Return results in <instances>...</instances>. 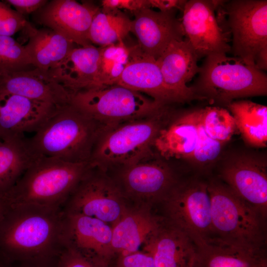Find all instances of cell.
<instances>
[{
	"label": "cell",
	"mask_w": 267,
	"mask_h": 267,
	"mask_svg": "<svg viewBox=\"0 0 267 267\" xmlns=\"http://www.w3.org/2000/svg\"><path fill=\"white\" fill-rule=\"evenodd\" d=\"M6 206L0 221V255L12 262L59 255L65 246L63 209Z\"/></svg>",
	"instance_id": "6da1fadb"
},
{
	"label": "cell",
	"mask_w": 267,
	"mask_h": 267,
	"mask_svg": "<svg viewBox=\"0 0 267 267\" xmlns=\"http://www.w3.org/2000/svg\"><path fill=\"white\" fill-rule=\"evenodd\" d=\"M92 168L89 162L72 163L39 156L0 198L6 206L35 205L63 209Z\"/></svg>",
	"instance_id": "7a4b0ae2"
},
{
	"label": "cell",
	"mask_w": 267,
	"mask_h": 267,
	"mask_svg": "<svg viewBox=\"0 0 267 267\" xmlns=\"http://www.w3.org/2000/svg\"><path fill=\"white\" fill-rule=\"evenodd\" d=\"M104 128L70 103L58 107L27 141L38 156L89 163L96 141Z\"/></svg>",
	"instance_id": "3957f363"
},
{
	"label": "cell",
	"mask_w": 267,
	"mask_h": 267,
	"mask_svg": "<svg viewBox=\"0 0 267 267\" xmlns=\"http://www.w3.org/2000/svg\"><path fill=\"white\" fill-rule=\"evenodd\" d=\"M169 113L165 106L151 116L104 128L94 146L90 164L106 172L154 156V141Z\"/></svg>",
	"instance_id": "277c9868"
},
{
	"label": "cell",
	"mask_w": 267,
	"mask_h": 267,
	"mask_svg": "<svg viewBox=\"0 0 267 267\" xmlns=\"http://www.w3.org/2000/svg\"><path fill=\"white\" fill-rule=\"evenodd\" d=\"M190 88L199 99L226 106L235 99L267 94L266 74L237 57L216 53L205 57Z\"/></svg>",
	"instance_id": "5b68a950"
},
{
	"label": "cell",
	"mask_w": 267,
	"mask_h": 267,
	"mask_svg": "<svg viewBox=\"0 0 267 267\" xmlns=\"http://www.w3.org/2000/svg\"><path fill=\"white\" fill-rule=\"evenodd\" d=\"M214 236L241 246L265 249L266 218L223 182H207Z\"/></svg>",
	"instance_id": "8992f818"
},
{
	"label": "cell",
	"mask_w": 267,
	"mask_h": 267,
	"mask_svg": "<svg viewBox=\"0 0 267 267\" xmlns=\"http://www.w3.org/2000/svg\"><path fill=\"white\" fill-rule=\"evenodd\" d=\"M71 103L105 128L151 116L166 106L119 85L80 90Z\"/></svg>",
	"instance_id": "52a82bcc"
},
{
	"label": "cell",
	"mask_w": 267,
	"mask_h": 267,
	"mask_svg": "<svg viewBox=\"0 0 267 267\" xmlns=\"http://www.w3.org/2000/svg\"><path fill=\"white\" fill-rule=\"evenodd\" d=\"M232 36L234 56L264 71L267 69V0H232L222 4Z\"/></svg>",
	"instance_id": "ba28073f"
},
{
	"label": "cell",
	"mask_w": 267,
	"mask_h": 267,
	"mask_svg": "<svg viewBox=\"0 0 267 267\" xmlns=\"http://www.w3.org/2000/svg\"><path fill=\"white\" fill-rule=\"evenodd\" d=\"M167 222L184 232L196 246L214 236L207 182L178 181L162 201Z\"/></svg>",
	"instance_id": "9c48e42d"
},
{
	"label": "cell",
	"mask_w": 267,
	"mask_h": 267,
	"mask_svg": "<svg viewBox=\"0 0 267 267\" xmlns=\"http://www.w3.org/2000/svg\"><path fill=\"white\" fill-rule=\"evenodd\" d=\"M105 172L92 167L65 204L64 212L96 218L113 227L129 207L119 185Z\"/></svg>",
	"instance_id": "30bf717a"
},
{
	"label": "cell",
	"mask_w": 267,
	"mask_h": 267,
	"mask_svg": "<svg viewBox=\"0 0 267 267\" xmlns=\"http://www.w3.org/2000/svg\"><path fill=\"white\" fill-rule=\"evenodd\" d=\"M223 182L239 197L257 210L267 214V161L255 152L232 153L220 171Z\"/></svg>",
	"instance_id": "8fae6325"
},
{
	"label": "cell",
	"mask_w": 267,
	"mask_h": 267,
	"mask_svg": "<svg viewBox=\"0 0 267 267\" xmlns=\"http://www.w3.org/2000/svg\"><path fill=\"white\" fill-rule=\"evenodd\" d=\"M120 169L116 182L127 199L139 205L162 202L178 182L169 165L157 155Z\"/></svg>",
	"instance_id": "7c38bea8"
},
{
	"label": "cell",
	"mask_w": 267,
	"mask_h": 267,
	"mask_svg": "<svg viewBox=\"0 0 267 267\" xmlns=\"http://www.w3.org/2000/svg\"><path fill=\"white\" fill-rule=\"evenodd\" d=\"M224 0H187L181 22L186 40L198 59L216 53L226 54L231 50L226 34L221 28L215 10Z\"/></svg>",
	"instance_id": "4fadbf2b"
},
{
	"label": "cell",
	"mask_w": 267,
	"mask_h": 267,
	"mask_svg": "<svg viewBox=\"0 0 267 267\" xmlns=\"http://www.w3.org/2000/svg\"><path fill=\"white\" fill-rule=\"evenodd\" d=\"M100 8L89 1L52 0L33 13L37 23L55 31L75 44H92L89 32L92 20Z\"/></svg>",
	"instance_id": "5bb4252c"
},
{
	"label": "cell",
	"mask_w": 267,
	"mask_h": 267,
	"mask_svg": "<svg viewBox=\"0 0 267 267\" xmlns=\"http://www.w3.org/2000/svg\"><path fill=\"white\" fill-rule=\"evenodd\" d=\"M64 213L65 244L94 264L108 267L115 256L112 244V227L96 218Z\"/></svg>",
	"instance_id": "9a60e30c"
},
{
	"label": "cell",
	"mask_w": 267,
	"mask_h": 267,
	"mask_svg": "<svg viewBox=\"0 0 267 267\" xmlns=\"http://www.w3.org/2000/svg\"><path fill=\"white\" fill-rule=\"evenodd\" d=\"M58 107L17 95L0 93V139L24 138L25 133H35Z\"/></svg>",
	"instance_id": "2e32d148"
},
{
	"label": "cell",
	"mask_w": 267,
	"mask_h": 267,
	"mask_svg": "<svg viewBox=\"0 0 267 267\" xmlns=\"http://www.w3.org/2000/svg\"><path fill=\"white\" fill-rule=\"evenodd\" d=\"M175 13L176 10L156 11L150 8L133 13L131 32L144 53L157 60L172 42L183 39L181 22Z\"/></svg>",
	"instance_id": "e0dca14e"
},
{
	"label": "cell",
	"mask_w": 267,
	"mask_h": 267,
	"mask_svg": "<svg viewBox=\"0 0 267 267\" xmlns=\"http://www.w3.org/2000/svg\"><path fill=\"white\" fill-rule=\"evenodd\" d=\"M198 56L186 39L172 42L156 60L164 83L179 102L199 99L187 85L200 70Z\"/></svg>",
	"instance_id": "ac0fdd59"
},
{
	"label": "cell",
	"mask_w": 267,
	"mask_h": 267,
	"mask_svg": "<svg viewBox=\"0 0 267 267\" xmlns=\"http://www.w3.org/2000/svg\"><path fill=\"white\" fill-rule=\"evenodd\" d=\"M116 85L143 93L164 105L179 102L166 86L156 60L138 44L130 46L129 61Z\"/></svg>",
	"instance_id": "d6986e66"
},
{
	"label": "cell",
	"mask_w": 267,
	"mask_h": 267,
	"mask_svg": "<svg viewBox=\"0 0 267 267\" xmlns=\"http://www.w3.org/2000/svg\"><path fill=\"white\" fill-rule=\"evenodd\" d=\"M0 93L17 95L60 107L71 103L72 93L37 68L0 75Z\"/></svg>",
	"instance_id": "ffe728a7"
},
{
	"label": "cell",
	"mask_w": 267,
	"mask_h": 267,
	"mask_svg": "<svg viewBox=\"0 0 267 267\" xmlns=\"http://www.w3.org/2000/svg\"><path fill=\"white\" fill-rule=\"evenodd\" d=\"M156 267H194L197 246L183 231L168 222H162L158 229L142 245Z\"/></svg>",
	"instance_id": "44dd1931"
},
{
	"label": "cell",
	"mask_w": 267,
	"mask_h": 267,
	"mask_svg": "<svg viewBox=\"0 0 267 267\" xmlns=\"http://www.w3.org/2000/svg\"><path fill=\"white\" fill-rule=\"evenodd\" d=\"M199 112L193 110L169 118L154 140L156 154L165 160H188L196 144Z\"/></svg>",
	"instance_id": "7402d4cb"
},
{
	"label": "cell",
	"mask_w": 267,
	"mask_h": 267,
	"mask_svg": "<svg viewBox=\"0 0 267 267\" xmlns=\"http://www.w3.org/2000/svg\"><path fill=\"white\" fill-rule=\"evenodd\" d=\"M162 221L151 212V206L139 205L128 208L112 227V244L115 255H125L139 251Z\"/></svg>",
	"instance_id": "603a6c76"
},
{
	"label": "cell",
	"mask_w": 267,
	"mask_h": 267,
	"mask_svg": "<svg viewBox=\"0 0 267 267\" xmlns=\"http://www.w3.org/2000/svg\"><path fill=\"white\" fill-rule=\"evenodd\" d=\"M194 267H267L265 249L241 246L213 236L197 246Z\"/></svg>",
	"instance_id": "cb8c5ba5"
},
{
	"label": "cell",
	"mask_w": 267,
	"mask_h": 267,
	"mask_svg": "<svg viewBox=\"0 0 267 267\" xmlns=\"http://www.w3.org/2000/svg\"><path fill=\"white\" fill-rule=\"evenodd\" d=\"M100 54V47L92 44L75 47L47 72L73 94L91 87L96 75Z\"/></svg>",
	"instance_id": "d4e9b609"
},
{
	"label": "cell",
	"mask_w": 267,
	"mask_h": 267,
	"mask_svg": "<svg viewBox=\"0 0 267 267\" xmlns=\"http://www.w3.org/2000/svg\"><path fill=\"white\" fill-rule=\"evenodd\" d=\"M24 31L29 41L24 45L32 66L47 72L76 47L71 41L47 28L36 29L30 22Z\"/></svg>",
	"instance_id": "484cf974"
},
{
	"label": "cell",
	"mask_w": 267,
	"mask_h": 267,
	"mask_svg": "<svg viewBox=\"0 0 267 267\" xmlns=\"http://www.w3.org/2000/svg\"><path fill=\"white\" fill-rule=\"evenodd\" d=\"M244 141L254 147L267 145V107L250 100L233 101L227 106Z\"/></svg>",
	"instance_id": "4316f807"
},
{
	"label": "cell",
	"mask_w": 267,
	"mask_h": 267,
	"mask_svg": "<svg viewBox=\"0 0 267 267\" xmlns=\"http://www.w3.org/2000/svg\"><path fill=\"white\" fill-rule=\"evenodd\" d=\"M39 156L25 137L0 139V195L9 190Z\"/></svg>",
	"instance_id": "83f0119b"
},
{
	"label": "cell",
	"mask_w": 267,
	"mask_h": 267,
	"mask_svg": "<svg viewBox=\"0 0 267 267\" xmlns=\"http://www.w3.org/2000/svg\"><path fill=\"white\" fill-rule=\"evenodd\" d=\"M132 20L120 10L105 12L101 9L94 16L89 39L104 47L123 41L131 32Z\"/></svg>",
	"instance_id": "f1b7e54d"
},
{
	"label": "cell",
	"mask_w": 267,
	"mask_h": 267,
	"mask_svg": "<svg viewBox=\"0 0 267 267\" xmlns=\"http://www.w3.org/2000/svg\"><path fill=\"white\" fill-rule=\"evenodd\" d=\"M130 47L123 41L100 47V54L95 78L89 89L116 85L127 65Z\"/></svg>",
	"instance_id": "f546056e"
},
{
	"label": "cell",
	"mask_w": 267,
	"mask_h": 267,
	"mask_svg": "<svg viewBox=\"0 0 267 267\" xmlns=\"http://www.w3.org/2000/svg\"><path fill=\"white\" fill-rule=\"evenodd\" d=\"M200 117L207 134L223 145L229 141L237 129L233 117L225 108L206 107L200 110Z\"/></svg>",
	"instance_id": "4dcf8cb0"
},
{
	"label": "cell",
	"mask_w": 267,
	"mask_h": 267,
	"mask_svg": "<svg viewBox=\"0 0 267 267\" xmlns=\"http://www.w3.org/2000/svg\"><path fill=\"white\" fill-rule=\"evenodd\" d=\"M31 66L24 46L12 37L0 36V75L29 70Z\"/></svg>",
	"instance_id": "1f68e13d"
},
{
	"label": "cell",
	"mask_w": 267,
	"mask_h": 267,
	"mask_svg": "<svg viewBox=\"0 0 267 267\" xmlns=\"http://www.w3.org/2000/svg\"><path fill=\"white\" fill-rule=\"evenodd\" d=\"M200 110L197 121L198 136L196 144L188 160H190L195 166L203 168L213 164L218 159L223 145L207 134L200 119Z\"/></svg>",
	"instance_id": "d6a6232c"
},
{
	"label": "cell",
	"mask_w": 267,
	"mask_h": 267,
	"mask_svg": "<svg viewBox=\"0 0 267 267\" xmlns=\"http://www.w3.org/2000/svg\"><path fill=\"white\" fill-rule=\"evenodd\" d=\"M28 22L25 16L0 1V36H10L25 30Z\"/></svg>",
	"instance_id": "836d02e7"
},
{
	"label": "cell",
	"mask_w": 267,
	"mask_h": 267,
	"mask_svg": "<svg viewBox=\"0 0 267 267\" xmlns=\"http://www.w3.org/2000/svg\"><path fill=\"white\" fill-rule=\"evenodd\" d=\"M57 267H104L89 261L72 247L65 244L59 254Z\"/></svg>",
	"instance_id": "e575fe53"
},
{
	"label": "cell",
	"mask_w": 267,
	"mask_h": 267,
	"mask_svg": "<svg viewBox=\"0 0 267 267\" xmlns=\"http://www.w3.org/2000/svg\"><path fill=\"white\" fill-rule=\"evenodd\" d=\"M115 267H156L153 259L148 253L137 252L125 255H118Z\"/></svg>",
	"instance_id": "d590c367"
},
{
	"label": "cell",
	"mask_w": 267,
	"mask_h": 267,
	"mask_svg": "<svg viewBox=\"0 0 267 267\" xmlns=\"http://www.w3.org/2000/svg\"><path fill=\"white\" fill-rule=\"evenodd\" d=\"M101 5V10L105 12L125 9L134 13L150 8L149 0H103Z\"/></svg>",
	"instance_id": "8d00e7d4"
},
{
	"label": "cell",
	"mask_w": 267,
	"mask_h": 267,
	"mask_svg": "<svg viewBox=\"0 0 267 267\" xmlns=\"http://www.w3.org/2000/svg\"><path fill=\"white\" fill-rule=\"evenodd\" d=\"M48 0H4L8 5H12L19 13L25 15L33 13Z\"/></svg>",
	"instance_id": "74e56055"
},
{
	"label": "cell",
	"mask_w": 267,
	"mask_h": 267,
	"mask_svg": "<svg viewBox=\"0 0 267 267\" xmlns=\"http://www.w3.org/2000/svg\"><path fill=\"white\" fill-rule=\"evenodd\" d=\"M150 7L158 8L160 11L168 12L180 9L182 10L187 0H149Z\"/></svg>",
	"instance_id": "f35d334b"
},
{
	"label": "cell",
	"mask_w": 267,
	"mask_h": 267,
	"mask_svg": "<svg viewBox=\"0 0 267 267\" xmlns=\"http://www.w3.org/2000/svg\"><path fill=\"white\" fill-rule=\"evenodd\" d=\"M58 256L51 258L20 261L13 263H15V267H57Z\"/></svg>",
	"instance_id": "ab89813d"
},
{
	"label": "cell",
	"mask_w": 267,
	"mask_h": 267,
	"mask_svg": "<svg viewBox=\"0 0 267 267\" xmlns=\"http://www.w3.org/2000/svg\"><path fill=\"white\" fill-rule=\"evenodd\" d=\"M6 206L3 201L0 198V221L4 213Z\"/></svg>",
	"instance_id": "60d3db41"
},
{
	"label": "cell",
	"mask_w": 267,
	"mask_h": 267,
	"mask_svg": "<svg viewBox=\"0 0 267 267\" xmlns=\"http://www.w3.org/2000/svg\"></svg>",
	"instance_id": "b9f144b4"
}]
</instances>
